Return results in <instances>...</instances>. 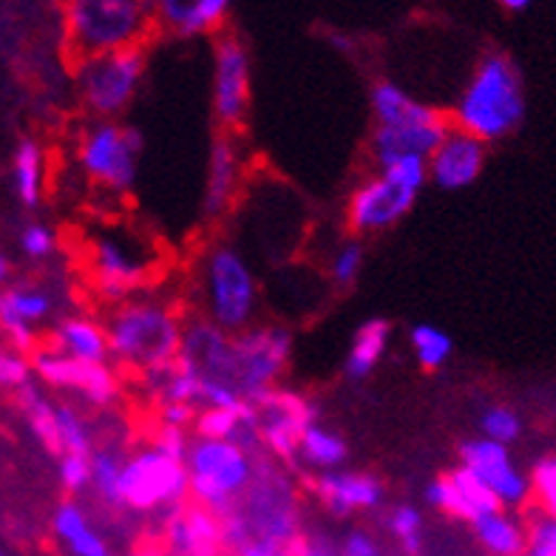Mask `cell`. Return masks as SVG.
<instances>
[{
    "instance_id": "cell-1",
    "label": "cell",
    "mask_w": 556,
    "mask_h": 556,
    "mask_svg": "<svg viewBox=\"0 0 556 556\" xmlns=\"http://www.w3.org/2000/svg\"><path fill=\"white\" fill-rule=\"evenodd\" d=\"M105 332L111 361H117L128 372L146 375L179 358L185 318L170 301L139 293L111 309Z\"/></svg>"
},
{
    "instance_id": "cell-2",
    "label": "cell",
    "mask_w": 556,
    "mask_h": 556,
    "mask_svg": "<svg viewBox=\"0 0 556 556\" xmlns=\"http://www.w3.org/2000/svg\"><path fill=\"white\" fill-rule=\"evenodd\" d=\"M448 119L485 146L511 137L526 119V88L517 63L505 52L485 54L454 100Z\"/></svg>"
},
{
    "instance_id": "cell-3",
    "label": "cell",
    "mask_w": 556,
    "mask_h": 556,
    "mask_svg": "<svg viewBox=\"0 0 556 556\" xmlns=\"http://www.w3.org/2000/svg\"><path fill=\"white\" fill-rule=\"evenodd\" d=\"M156 31L151 0H63V35L74 66L146 46Z\"/></svg>"
},
{
    "instance_id": "cell-4",
    "label": "cell",
    "mask_w": 556,
    "mask_h": 556,
    "mask_svg": "<svg viewBox=\"0 0 556 556\" xmlns=\"http://www.w3.org/2000/svg\"><path fill=\"white\" fill-rule=\"evenodd\" d=\"M197 287L202 318L225 332L253 327L258 313V281L236 244L216 242L202 253Z\"/></svg>"
},
{
    "instance_id": "cell-5",
    "label": "cell",
    "mask_w": 556,
    "mask_h": 556,
    "mask_svg": "<svg viewBox=\"0 0 556 556\" xmlns=\"http://www.w3.org/2000/svg\"><path fill=\"white\" fill-rule=\"evenodd\" d=\"M160 253L128 227L109 225L97 230L88 244V276L97 299L117 307L134 295L146 293L160 270Z\"/></svg>"
},
{
    "instance_id": "cell-6",
    "label": "cell",
    "mask_w": 556,
    "mask_h": 556,
    "mask_svg": "<svg viewBox=\"0 0 556 556\" xmlns=\"http://www.w3.org/2000/svg\"><path fill=\"white\" fill-rule=\"evenodd\" d=\"M253 452L233 440H207L191 438L185 469H188V485H191V503L202 505L207 511L230 514L250 489L256 477Z\"/></svg>"
},
{
    "instance_id": "cell-7",
    "label": "cell",
    "mask_w": 556,
    "mask_h": 556,
    "mask_svg": "<svg viewBox=\"0 0 556 556\" xmlns=\"http://www.w3.org/2000/svg\"><path fill=\"white\" fill-rule=\"evenodd\" d=\"M293 358V336L285 327L264 324L233 332L227 355L225 383L236 389L244 401L256 403L285 378Z\"/></svg>"
},
{
    "instance_id": "cell-8",
    "label": "cell",
    "mask_w": 556,
    "mask_h": 556,
    "mask_svg": "<svg viewBox=\"0 0 556 556\" xmlns=\"http://www.w3.org/2000/svg\"><path fill=\"white\" fill-rule=\"evenodd\" d=\"M142 156V134L119 119H97L77 146L83 174L114 197L134 191Z\"/></svg>"
},
{
    "instance_id": "cell-9",
    "label": "cell",
    "mask_w": 556,
    "mask_h": 556,
    "mask_svg": "<svg viewBox=\"0 0 556 556\" xmlns=\"http://www.w3.org/2000/svg\"><path fill=\"white\" fill-rule=\"evenodd\" d=\"M146 60V46H134L77 63V91L88 114H94L97 119L123 117L142 86Z\"/></svg>"
},
{
    "instance_id": "cell-10",
    "label": "cell",
    "mask_w": 556,
    "mask_h": 556,
    "mask_svg": "<svg viewBox=\"0 0 556 556\" xmlns=\"http://www.w3.org/2000/svg\"><path fill=\"white\" fill-rule=\"evenodd\" d=\"M191 500L185 460L168 457L148 443L128 454L123 466V508L137 514L174 511Z\"/></svg>"
},
{
    "instance_id": "cell-11",
    "label": "cell",
    "mask_w": 556,
    "mask_h": 556,
    "mask_svg": "<svg viewBox=\"0 0 556 556\" xmlns=\"http://www.w3.org/2000/svg\"><path fill=\"white\" fill-rule=\"evenodd\" d=\"M258 446L281 466L299 463L301 434L318 424V406L295 389L276 387L256 401Z\"/></svg>"
},
{
    "instance_id": "cell-12",
    "label": "cell",
    "mask_w": 556,
    "mask_h": 556,
    "mask_svg": "<svg viewBox=\"0 0 556 556\" xmlns=\"http://www.w3.org/2000/svg\"><path fill=\"white\" fill-rule=\"evenodd\" d=\"M213 119L222 131L236 134L250 111V54L233 31H216L213 40Z\"/></svg>"
},
{
    "instance_id": "cell-13",
    "label": "cell",
    "mask_w": 556,
    "mask_h": 556,
    "mask_svg": "<svg viewBox=\"0 0 556 556\" xmlns=\"http://www.w3.org/2000/svg\"><path fill=\"white\" fill-rule=\"evenodd\" d=\"M242 522L248 526L250 540L276 542V545H290L299 540V511H295L293 491L287 483L278 480L276 471L270 469V483L258 480V471L253 477L250 489L233 508Z\"/></svg>"
},
{
    "instance_id": "cell-14",
    "label": "cell",
    "mask_w": 556,
    "mask_h": 556,
    "mask_svg": "<svg viewBox=\"0 0 556 556\" xmlns=\"http://www.w3.org/2000/svg\"><path fill=\"white\" fill-rule=\"evenodd\" d=\"M31 375H37L46 387L77 392L91 406H111L123 395V378L111 364H88V361L68 358L49 346L31 355Z\"/></svg>"
},
{
    "instance_id": "cell-15",
    "label": "cell",
    "mask_w": 556,
    "mask_h": 556,
    "mask_svg": "<svg viewBox=\"0 0 556 556\" xmlns=\"http://www.w3.org/2000/svg\"><path fill=\"white\" fill-rule=\"evenodd\" d=\"M460 466L475 471L485 483V489L494 494L500 508L520 511L531 505V477L514 466L511 452L503 443H494L489 438H471L460 443Z\"/></svg>"
},
{
    "instance_id": "cell-16",
    "label": "cell",
    "mask_w": 556,
    "mask_h": 556,
    "mask_svg": "<svg viewBox=\"0 0 556 556\" xmlns=\"http://www.w3.org/2000/svg\"><path fill=\"white\" fill-rule=\"evenodd\" d=\"M417 193L403 191L383 174H375L355 188L346 199V227L355 236L383 233L406 219L417 202Z\"/></svg>"
},
{
    "instance_id": "cell-17",
    "label": "cell",
    "mask_w": 556,
    "mask_h": 556,
    "mask_svg": "<svg viewBox=\"0 0 556 556\" xmlns=\"http://www.w3.org/2000/svg\"><path fill=\"white\" fill-rule=\"evenodd\" d=\"M244 174H248V156H244L242 139L222 131L207 151L205 193H202V216L207 222L222 219L233 211L236 197L244 185Z\"/></svg>"
},
{
    "instance_id": "cell-18",
    "label": "cell",
    "mask_w": 556,
    "mask_h": 556,
    "mask_svg": "<svg viewBox=\"0 0 556 556\" xmlns=\"http://www.w3.org/2000/svg\"><path fill=\"white\" fill-rule=\"evenodd\" d=\"M162 540L165 551L176 556H222L227 551L219 514L207 511L191 500L165 514Z\"/></svg>"
},
{
    "instance_id": "cell-19",
    "label": "cell",
    "mask_w": 556,
    "mask_h": 556,
    "mask_svg": "<svg viewBox=\"0 0 556 556\" xmlns=\"http://www.w3.org/2000/svg\"><path fill=\"white\" fill-rule=\"evenodd\" d=\"M485 160H489V146L452 125L432 151V156L426 160L429 162V182L438 185L440 191H463L480 179Z\"/></svg>"
},
{
    "instance_id": "cell-20",
    "label": "cell",
    "mask_w": 556,
    "mask_h": 556,
    "mask_svg": "<svg viewBox=\"0 0 556 556\" xmlns=\"http://www.w3.org/2000/svg\"><path fill=\"white\" fill-rule=\"evenodd\" d=\"M313 494L324 505V511L344 520L352 514L378 511L387 500V489L375 475L369 471H324L313 477Z\"/></svg>"
},
{
    "instance_id": "cell-21",
    "label": "cell",
    "mask_w": 556,
    "mask_h": 556,
    "mask_svg": "<svg viewBox=\"0 0 556 556\" xmlns=\"http://www.w3.org/2000/svg\"><path fill=\"white\" fill-rule=\"evenodd\" d=\"M426 503L438 508L440 514H446L452 520H463V522H475L480 520L483 514L497 511L500 503L494 500L485 483L475 471L457 469L446 471V475L434 477L432 483L426 485Z\"/></svg>"
},
{
    "instance_id": "cell-22",
    "label": "cell",
    "mask_w": 556,
    "mask_h": 556,
    "mask_svg": "<svg viewBox=\"0 0 556 556\" xmlns=\"http://www.w3.org/2000/svg\"><path fill=\"white\" fill-rule=\"evenodd\" d=\"M54 309V299L35 287H0V332L21 355L37 352V327Z\"/></svg>"
},
{
    "instance_id": "cell-23",
    "label": "cell",
    "mask_w": 556,
    "mask_h": 556,
    "mask_svg": "<svg viewBox=\"0 0 556 556\" xmlns=\"http://www.w3.org/2000/svg\"><path fill=\"white\" fill-rule=\"evenodd\" d=\"M369 105H372L375 125H383V128H415V125H434L448 119V111L417 100L392 80L375 83Z\"/></svg>"
},
{
    "instance_id": "cell-24",
    "label": "cell",
    "mask_w": 556,
    "mask_h": 556,
    "mask_svg": "<svg viewBox=\"0 0 556 556\" xmlns=\"http://www.w3.org/2000/svg\"><path fill=\"white\" fill-rule=\"evenodd\" d=\"M448 128H452V119L434 125H415V128L375 125L372 139H369L375 165L381 168V165H387L389 160H397V156H424V160H429L434 148L440 146V139L448 134Z\"/></svg>"
},
{
    "instance_id": "cell-25",
    "label": "cell",
    "mask_w": 556,
    "mask_h": 556,
    "mask_svg": "<svg viewBox=\"0 0 556 556\" xmlns=\"http://www.w3.org/2000/svg\"><path fill=\"white\" fill-rule=\"evenodd\" d=\"M49 350L63 352L68 358L88 361V364H109L111 346L105 321H97L91 315H68L52 330Z\"/></svg>"
},
{
    "instance_id": "cell-26",
    "label": "cell",
    "mask_w": 556,
    "mask_h": 556,
    "mask_svg": "<svg viewBox=\"0 0 556 556\" xmlns=\"http://www.w3.org/2000/svg\"><path fill=\"white\" fill-rule=\"evenodd\" d=\"M202 375L193 364L179 355L174 364L162 366V369H154V372L139 375V387L148 395V401L154 406H162V403H191L197 406L202 403Z\"/></svg>"
},
{
    "instance_id": "cell-27",
    "label": "cell",
    "mask_w": 556,
    "mask_h": 556,
    "mask_svg": "<svg viewBox=\"0 0 556 556\" xmlns=\"http://www.w3.org/2000/svg\"><path fill=\"white\" fill-rule=\"evenodd\" d=\"M471 531H475L477 545L489 556H526V520L508 508L483 514L480 520L471 522Z\"/></svg>"
},
{
    "instance_id": "cell-28",
    "label": "cell",
    "mask_w": 556,
    "mask_h": 556,
    "mask_svg": "<svg viewBox=\"0 0 556 556\" xmlns=\"http://www.w3.org/2000/svg\"><path fill=\"white\" fill-rule=\"evenodd\" d=\"M389 341H392V324L387 318H369L361 324L344 358L346 381H366L387 355Z\"/></svg>"
},
{
    "instance_id": "cell-29",
    "label": "cell",
    "mask_w": 556,
    "mask_h": 556,
    "mask_svg": "<svg viewBox=\"0 0 556 556\" xmlns=\"http://www.w3.org/2000/svg\"><path fill=\"white\" fill-rule=\"evenodd\" d=\"M54 536L68 548L72 556H114L111 545L100 531H94L88 514L83 511V505L74 500L58 505V511L52 517Z\"/></svg>"
},
{
    "instance_id": "cell-30",
    "label": "cell",
    "mask_w": 556,
    "mask_h": 556,
    "mask_svg": "<svg viewBox=\"0 0 556 556\" xmlns=\"http://www.w3.org/2000/svg\"><path fill=\"white\" fill-rule=\"evenodd\" d=\"M346 457H350L346 440L338 432H332L330 426L313 424L307 432L301 434L299 463L301 466H307V469H313L315 475L344 469Z\"/></svg>"
},
{
    "instance_id": "cell-31",
    "label": "cell",
    "mask_w": 556,
    "mask_h": 556,
    "mask_svg": "<svg viewBox=\"0 0 556 556\" xmlns=\"http://www.w3.org/2000/svg\"><path fill=\"white\" fill-rule=\"evenodd\" d=\"M12 179H15V193L23 205H40L46 182V156L35 139H23L17 146L15 160H12Z\"/></svg>"
},
{
    "instance_id": "cell-32",
    "label": "cell",
    "mask_w": 556,
    "mask_h": 556,
    "mask_svg": "<svg viewBox=\"0 0 556 556\" xmlns=\"http://www.w3.org/2000/svg\"><path fill=\"white\" fill-rule=\"evenodd\" d=\"M17 401H21V409L29 420L35 438L43 443L46 448L60 457V438H58V403H52L49 397L35 387V383H26V387L17 389Z\"/></svg>"
},
{
    "instance_id": "cell-33",
    "label": "cell",
    "mask_w": 556,
    "mask_h": 556,
    "mask_svg": "<svg viewBox=\"0 0 556 556\" xmlns=\"http://www.w3.org/2000/svg\"><path fill=\"white\" fill-rule=\"evenodd\" d=\"M409 350L420 369L438 372L452 361L454 341L448 332H443L434 324H415L409 330Z\"/></svg>"
},
{
    "instance_id": "cell-34",
    "label": "cell",
    "mask_w": 556,
    "mask_h": 556,
    "mask_svg": "<svg viewBox=\"0 0 556 556\" xmlns=\"http://www.w3.org/2000/svg\"><path fill=\"white\" fill-rule=\"evenodd\" d=\"M123 466L125 457L114 448L91 452V489L111 508H123Z\"/></svg>"
},
{
    "instance_id": "cell-35",
    "label": "cell",
    "mask_w": 556,
    "mask_h": 556,
    "mask_svg": "<svg viewBox=\"0 0 556 556\" xmlns=\"http://www.w3.org/2000/svg\"><path fill=\"white\" fill-rule=\"evenodd\" d=\"M205 0H151L156 29L168 31L174 37H197L199 15Z\"/></svg>"
},
{
    "instance_id": "cell-36",
    "label": "cell",
    "mask_w": 556,
    "mask_h": 556,
    "mask_svg": "<svg viewBox=\"0 0 556 556\" xmlns=\"http://www.w3.org/2000/svg\"><path fill=\"white\" fill-rule=\"evenodd\" d=\"M389 534L395 536L397 545L406 556L424 554V514L420 508L409 503H401L395 508H389L387 514Z\"/></svg>"
},
{
    "instance_id": "cell-37",
    "label": "cell",
    "mask_w": 556,
    "mask_h": 556,
    "mask_svg": "<svg viewBox=\"0 0 556 556\" xmlns=\"http://www.w3.org/2000/svg\"><path fill=\"white\" fill-rule=\"evenodd\" d=\"M58 438H60V457L63 454H91V432L80 412L66 403H58Z\"/></svg>"
},
{
    "instance_id": "cell-38",
    "label": "cell",
    "mask_w": 556,
    "mask_h": 556,
    "mask_svg": "<svg viewBox=\"0 0 556 556\" xmlns=\"http://www.w3.org/2000/svg\"><path fill=\"white\" fill-rule=\"evenodd\" d=\"M480 434L494 443H503V446H511L517 443L522 434V420L520 415L508 406H489V409L480 415Z\"/></svg>"
},
{
    "instance_id": "cell-39",
    "label": "cell",
    "mask_w": 556,
    "mask_h": 556,
    "mask_svg": "<svg viewBox=\"0 0 556 556\" xmlns=\"http://www.w3.org/2000/svg\"><path fill=\"white\" fill-rule=\"evenodd\" d=\"M526 534V556H556V517L528 505Z\"/></svg>"
},
{
    "instance_id": "cell-40",
    "label": "cell",
    "mask_w": 556,
    "mask_h": 556,
    "mask_svg": "<svg viewBox=\"0 0 556 556\" xmlns=\"http://www.w3.org/2000/svg\"><path fill=\"white\" fill-rule=\"evenodd\" d=\"M528 477H531V505L542 514L556 517V454L542 457Z\"/></svg>"
},
{
    "instance_id": "cell-41",
    "label": "cell",
    "mask_w": 556,
    "mask_h": 556,
    "mask_svg": "<svg viewBox=\"0 0 556 556\" xmlns=\"http://www.w3.org/2000/svg\"><path fill=\"white\" fill-rule=\"evenodd\" d=\"M364 244L358 239H346L330 258V278L338 287H352L364 270Z\"/></svg>"
},
{
    "instance_id": "cell-42",
    "label": "cell",
    "mask_w": 556,
    "mask_h": 556,
    "mask_svg": "<svg viewBox=\"0 0 556 556\" xmlns=\"http://www.w3.org/2000/svg\"><path fill=\"white\" fill-rule=\"evenodd\" d=\"M58 477L63 489L72 491V494L91 489V454H63Z\"/></svg>"
},
{
    "instance_id": "cell-43",
    "label": "cell",
    "mask_w": 556,
    "mask_h": 556,
    "mask_svg": "<svg viewBox=\"0 0 556 556\" xmlns=\"http://www.w3.org/2000/svg\"><path fill=\"white\" fill-rule=\"evenodd\" d=\"M31 383V361L15 350H0V389H21Z\"/></svg>"
},
{
    "instance_id": "cell-44",
    "label": "cell",
    "mask_w": 556,
    "mask_h": 556,
    "mask_svg": "<svg viewBox=\"0 0 556 556\" xmlns=\"http://www.w3.org/2000/svg\"><path fill=\"white\" fill-rule=\"evenodd\" d=\"M54 248H58V236H54L52 227H46V225H29V227H23V233H21V250L26 253L29 258H49L54 253Z\"/></svg>"
},
{
    "instance_id": "cell-45",
    "label": "cell",
    "mask_w": 556,
    "mask_h": 556,
    "mask_svg": "<svg viewBox=\"0 0 556 556\" xmlns=\"http://www.w3.org/2000/svg\"><path fill=\"white\" fill-rule=\"evenodd\" d=\"M160 452H165L168 457H176V460H185L188 457V446H191V438L185 429H170V426H160L154 432V440H151Z\"/></svg>"
},
{
    "instance_id": "cell-46",
    "label": "cell",
    "mask_w": 556,
    "mask_h": 556,
    "mask_svg": "<svg viewBox=\"0 0 556 556\" xmlns=\"http://www.w3.org/2000/svg\"><path fill=\"white\" fill-rule=\"evenodd\" d=\"M338 554L341 556H383V548H381V542L375 540L369 531H364V528H355V531H350V534L341 540V545H338Z\"/></svg>"
},
{
    "instance_id": "cell-47",
    "label": "cell",
    "mask_w": 556,
    "mask_h": 556,
    "mask_svg": "<svg viewBox=\"0 0 556 556\" xmlns=\"http://www.w3.org/2000/svg\"><path fill=\"white\" fill-rule=\"evenodd\" d=\"M197 406L191 403H162L156 406V420L160 426H170V429H193V420H197Z\"/></svg>"
},
{
    "instance_id": "cell-48",
    "label": "cell",
    "mask_w": 556,
    "mask_h": 556,
    "mask_svg": "<svg viewBox=\"0 0 556 556\" xmlns=\"http://www.w3.org/2000/svg\"><path fill=\"white\" fill-rule=\"evenodd\" d=\"M290 551L293 556H341L338 548H332L327 540H318V536H299V540L290 542Z\"/></svg>"
},
{
    "instance_id": "cell-49",
    "label": "cell",
    "mask_w": 556,
    "mask_h": 556,
    "mask_svg": "<svg viewBox=\"0 0 556 556\" xmlns=\"http://www.w3.org/2000/svg\"><path fill=\"white\" fill-rule=\"evenodd\" d=\"M233 556H293L290 545H276V542H264V540H250L239 548L230 551Z\"/></svg>"
},
{
    "instance_id": "cell-50",
    "label": "cell",
    "mask_w": 556,
    "mask_h": 556,
    "mask_svg": "<svg viewBox=\"0 0 556 556\" xmlns=\"http://www.w3.org/2000/svg\"><path fill=\"white\" fill-rule=\"evenodd\" d=\"M500 7L508 9V12H522V9H528L534 0H497Z\"/></svg>"
},
{
    "instance_id": "cell-51",
    "label": "cell",
    "mask_w": 556,
    "mask_h": 556,
    "mask_svg": "<svg viewBox=\"0 0 556 556\" xmlns=\"http://www.w3.org/2000/svg\"><path fill=\"white\" fill-rule=\"evenodd\" d=\"M9 273H12V267H9V258L0 256V285H7Z\"/></svg>"
},
{
    "instance_id": "cell-52",
    "label": "cell",
    "mask_w": 556,
    "mask_h": 556,
    "mask_svg": "<svg viewBox=\"0 0 556 556\" xmlns=\"http://www.w3.org/2000/svg\"><path fill=\"white\" fill-rule=\"evenodd\" d=\"M160 554V551H154V548H142V551H137V554H131V556H156Z\"/></svg>"
},
{
    "instance_id": "cell-53",
    "label": "cell",
    "mask_w": 556,
    "mask_h": 556,
    "mask_svg": "<svg viewBox=\"0 0 556 556\" xmlns=\"http://www.w3.org/2000/svg\"><path fill=\"white\" fill-rule=\"evenodd\" d=\"M156 556H176V554H170V551H160V554Z\"/></svg>"
},
{
    "instance_id": "cell-54",
    "label": "cell",
    "mask_w": 556,
    "mask_h": 556,
    "mask_svg": "<svg viewBox=\"0 0 556 556\" xmlns=\"http://www.w3.org/2000/svg\"><path fill=\"white\" fill-rule=\"evenodd\" d=\"M0 556H3V554H0Z\"/></svg>"
}]
</instances>
